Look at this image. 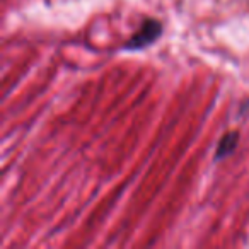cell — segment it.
<instances>
[{"mask_svg": "<svg viewBox=\"0 0 249 249\" xmlns=\"http://www.w3.org/2000/svg\"><path fill=\"white\" fill-rule=\"evenodd\" d=\"M162 33V26H160L159 21L156 19H147L143 22V26L140 28V31H137L135 35L132 36V39H128V43L124 45L126 50H140L149 46L150 43H154Z\"/></svg>", "mask_w": 249, "mask_h": 249, "instance_id": "6da1fadb", "label": "cell"}, {"mask_svg": "<svg viewBox=\"0 0 249 249\" xmlns=\"http://www.w3.org/2000/svg\"><path fill=\"white\" fill-rule=\"evenodd\" d=\"M237 140H239V133L237 132L225 133V135L222 137L218 147H217V159H222V157L232 154V150H234L235 145H237Z\"/></svg>", "mask_w": 249, "mask_h": 249, "instance_id": "7a4b0ae2", "label": "cell"}]
</instances>
